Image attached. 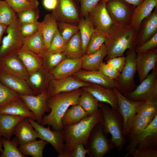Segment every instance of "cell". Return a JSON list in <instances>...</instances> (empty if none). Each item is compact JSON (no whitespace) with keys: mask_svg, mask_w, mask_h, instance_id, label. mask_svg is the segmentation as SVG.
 Segmentation results:
<instances>
[{"mask_svg":"<svg viewBox=\"0 0 157 157\" xmlns=\"http://www.w3.org/2000/svg\"><path fill=\"white\" fill-rule=\"evenodd\" d=\"M103 118L99 108L93 114L72 125L63 126L62 131L65 146L64 157H69L75 147L83 144L86 148L90 135L95 126L103 122Z\"/></svg>","mask_w":157,"mask_h":157,"instance_id":"cell-1","label":"cell"},{"mask_svg":"<svg viewBox=\"0 0 157 157\" xmlns=\"http://www.w3.org/2000/svg\"><path fill=\"white\" fill-rule=\"evenodd\" d=\"M82 88L71 92H63L48 98V106L50 109V113L43 117L40 124L44 126H51L54 131H62L63 126L62 120L69 107L78 104V99Z\"/></svg>","mask_w":157,"mask_h":157,"instance_id":"cell-2","label":"cell"},{"mask_svg":"<svg viewBox=\"0 0 157 157\" xmlns=\"http://www.w3.org/2000/svg\"><path fill=\"white\" fill-rule=\"evenodd\" d=\"M104 43L107 49L106 60L123 56L127 50H135L138 32L130 24L119 26L115 25L106 34Z\"/></svg>","mask_w":157,"mask_h":157,"instance_id":"cell-3","label":"cell"},{"mask_svg":"<svg viewBox=\"0 0 157 157\" xmlns=\"http://www.w3.org/2000/svg\"><path fill=\"white\" fill-rule=\"evenodd\" d=\"M99 107L103 117L102 124L104 131L106 134H110L115 147L120 152L126 143L123 133L122 117L118 110L112 109L103 103L99 102Z\"/></svg>","mask_w":157,"mask_h":157,"instance_id":"cell-4","label":"cell"},{"mask_svg":"<svg viewBox=\"0 0 157 157\" xmlns=\"http://www.w3.org/2000/svg\"><path fill=\"white\" fill-rule=\"evenodd\" d=\"M102 122L95 126L88 138L86 149L90 157H103L115 147L112 140L107 138Z\"/></svg>","mask_w":157,"mask_h":157,"instance_id":"cell-5","label":"cell"},{"mask_svg":"<svg viewBox=\"0 0 157 157\" xmlns=\"http://www.w3.org/2000/svg\"><path fill=\"white\" fill-rule=\"evenodd\" d=\"M136 56L135 50L127 51L124 67L119 76L114 79L115 88L123 95L132 92L136 88L134 76L137 71Z\"/></svg>","mask_w":157,"mask_h":157,"instance_id":"cell-6","label":"cell"},{"mask_svg":"<svg viewBox=\"0 0 157 157\" xmlns=\"http://www.w3.org/2000/svg\"><path fill=\"white\" fill-rule=\"evenodd\" d=\"M21 23L17 16L8 25L6 35L2 38L0 46V59L14 53L23 45V39L20 31Z\"/></svg>","mask_w":157,"mask_h":157,"instance_id":"cell-7","label":"cell"},{"mask_svg":"<svg viewBox=\"0 0 157 157\" xmlns=\"http://www.w3.org/2000/svg\"><path fill=\"white\" fill-rule=\"evenodd\" d=\"M132 92L123 95L133 101H145L157 98V69L156 67Z\"/></svg>","mask_w":157,"mask_h":157,"instance_id":"cell-8","label":"cell"},{"mask_svg":"<svg viewBox=\"0 0 157 157\" xmlns=\"http://www.w3.org/2000/svg\"><path fill=\"white\" fill-rule=\"evenodd\" d=\"M52 13L57 22H65L78 25L81 19L79 0H57Z\"/></svg>","mask_w":157,"mask_h":157,"instance_id":"cell-9","label":"cell"},{"mask_svg":"<svg viewBox=\"0 0 157 157\" xmlns=\"http://www.w3.org/2000/svg\"><path fill=\"white\" fill-rule=\"evenodd\" d=\"M113 89L117 97L118 111L123 120V133L124 137L128 136L131 123L140 106L144 101H133L126 98L116 88Z\"/></svg>","mask_w":157,"mask_h":157,"instance_id":"cell-10","label":"cell"},{"mask_svg":"<svg viewBox=\"0 0 157 157\" xmlns=\"http://www.w3.org/2000/svg\"><path fill=\"white\" fill-rule=\"evenodd\" d=\"M107 10L115 25L130 24L134 8L132 5L123 0H109L106 3Z\"/></svg>","mask_w":157,"mask_h":157,"instance_id":"cell-11","label":"cell"},{"mask_svg":"<svg viewBox=\"0 0 157 157\" xmlns=\"http://www.w3.org/2000/svg\"><path fill=\"white\" fill-rule=\"evenodd\" d=\"M40 137V139L50 143L58 153V157H64L65 146L62 131L51 130L35 121L27 118Z\"/></svg>","mask_w":157,"mask_h":157,"instance_id":"cell-12","label":"cell"},{"mask_svg":"<svg viewBox=\"0 0 157 157\" xmlns=\"http://www.w3.org/2000/svg\"><path fill=\"white\" fill-rule=\"evenodd\" d=\"M49 82V86L46 90L48 98L60 93L70 92L88 86L91 84L71 76L59 79L51 78Z\"/></svg>","mask_w":157,"mask_h":157,"instance_id":"cell-13","label":"cell"},{"mask_svg":"<svg viewBox=\"0 0 157 157\" xmlns=\"http://www.w3.org/2000/svg\"><path fill=\"white\" fill-rule=\"evenodd\" d=\"M20 97L36 117L37 122L40 124L45 113L50 111L46 90L37 95H20Z\"/></svg>","mask_w":157,"mask_h":157,"instance_id":"cell-14","label":"cell"},{"mask_svg":"<svg viewBox=\"0 0 157 157\" xmlns=\"http://www.w3.org/2000/svg\"><path fill=\"white\" fill-rule=\"evenodd\" d=\"M88 15L95 28L106 34L115 25L107 10L106 3L101 1L92 10Z\"/></svg>","mask_w":157,"mask_h":157,"instance_id":"cell-15","label":"cell"},{"mask_svg":"<svg viewBox=\"0 0 157 157\" xmlns=\"http://www.w3.org/2000/svg\"><path fill=\"white\" fill-rule=\"evenodd\" d=\"M0 67L5 72L27 81L29 74L21 60L14 53L0 59Z\"/></svg>","mask_w":157,"mask_h":157,"instance_id":"cell-16","label":"cell"},{"mask_svg":"<svg viewBox=\"0 0 157 157\" xmlns=\"http://www.w3.org/2000/svg\"><path fill=\"white\" fill-rule=\"evenodd\" d=\"M157 50L154 48L147 51L137 53V71L140 83L149 75V72L156 67Z\"/></svg>","mask_w":157,"mask_h":157,"instance_id":"cell-17","label":"cell"},{"mask_svg":"<svg viewBox=\"0 0 157 157\" xmlns=\"http://www.w3.org/2000/svg\"><path fill=\"white\" fill-rule=\"evenodd\" d=\"M82 88L90 93L99 101L108 104L112 109L118 110L117 97L113 89L107 88L92 83L88 86Z\"/></svg>","mask_w":157,"mask_h":157,"instance_id":"cell-18","label":"cell"},{"mask_svg":"<svg viewBox=\"0 0 157 157\" xmlns=\"http://www.w3.org/2000/svg\"><path fill=\"white\" fill-rule=\"evenodd\" d=\"M0 82L20 95H36L26 81L10 75L1 69L0 71Z\"/></svg>","mask_w":157,"mask_h":157,"instance_id":"cell-19","label":"cell"},{"mask_svg":"<svg viewBox=\"0 0 157 157\" xmlns=\"http://www.w3.org/2000/svg\"><path fill=\"white\" fill-rule=\"evenodd\" d=\"M72 76L80 81L98 85L107 88L113 89L116 87L114 80L108 79L99 70H79Z\"/></svg>","mask_w":157,"mask_h":157,"instance_id":"cell-20","label":"cell"},{"mask_svg":"<svg viewBox=\"0 0 157 157\" xmlns=\"http://www.w3.org/2000/svg\"><path fill=\"white\" fill-rule=\"evenodd\" d=\"M82 68L80 59L66 58L57 66L50 71L51 78L59 79L71 76Z\"/></svg>","mask_w":157,"mask_h":157,"instance_id":"cell-21","label":"cell"},{"mask_svg":"<svg viewBox=\"0 0 157 157\" xmlns=\"http://www.w3.org/2000/svg\"><path fill=\"white\" fill-rule=\"evenodd\" d=\"M157 33V7L141 23L138 32L137 46L139 47Z\"/></svg>","mask_w":157,"mask_h":157,"instance_id":"cell-22","label":"cell"},{"mask_svg":"<svg viewBox=\"0 0 157 157\" xmlns=\"http://www.w3.org/2000/svg\"><path fill=\"white\" fill-rule=\"evenodd\" d=\"M157 7V0H144L139 5L134 8L130 24L138 32L142 22Z\"/></svg>","mask_w":157,"mask_h":157,"instance_id":"cell-23","label":"cell"},{"mask_svg":"<svg viewBox=\"0 0 157 157\" xmlns=\"http://www.w3.org/2000/svg\"><path fill=\"white\" fill-rule=\"evenodd\" d=\"M14 53L21 60L29 75L43 67V61L41 56L22 47Z\"/></svg>","mask_w":157,"mask_h":157,"instance_id":"cell-24","label":"cell"},{"mask_svg":"<svg viewBox=\"0 0 157 157\" xmlns=\"http://www.w3.org/2000/svg\"><path fill=\"white\" fill-rule=\"evenodd\" d=\"M0 114L21 116L36 120L34 114L21 99L9 102L0 106Z\"/></svg>","mask_w":157,"mask_h":157,"instance_id":"cell-25","label":"cell"},{"mask_svg":"<svg viewBox=\"0 0 157 157\" xmlns=\"http://www.w3.org/2000/svg\"><path fill=\"white\" fill-rule=\"evenodd\" d=\"M15 134L20 145L40 139V137L25 117L17 124L15 128Z\"/></svg>","mask_w":157,"mask_h":157,"instance_id":"cell-26","label":"cell"},{"mask_svg":"<svg viewBox=\"0 0 157 157\" xmlns=\"http://www.w3.org/2000/svg\"><path fill=\"white\" fill-rule=\"evenodd\" d=\"M106 55L107 49L104 44L97 51L90 54H85L80 58L82 68L86 70H98L104 58Z\"/></svg>","mask_w":157,"mask_h":157,"instance_id":"cell-27","label":"cell"},{"mask_svg":"<svg viewBox=\"0 0 157 157\" xmlns=\"http://www.w3.org/2000/svg\"><path fill=\"white\" fill-rule=\"evenodd\" d=\"M47 69L42 68L29 75L26 81L28 83L35 92L38 94L46 90V85L50 81L51 78Z\"/></svg>","mask_w":157,"mask_h":157,"instance_id":"cell-28","label":"cell"},{"mask_svg":"<svg viewBox=\"0 0 157 157\" xmlns=\"http://www.w3.org/2000/svg\"><path fill=\"white\" fill-rule=\"evenodd\" d=\"M25 117L0 114V137L10 139L17 124Z\"/></svg>","mask_w":157,"mask_h":157,"instance_id":"cell-29","label":"cell"},{"mask_svg":"<svg viewBox=\"0 0 157 157\" xmlns=\"http://www.w3.org/2000/svg\"><path fill=\"white\" fill-rule=\"evenodd\" d=\"M40 29L42 34L47 50L49 48L53 36L58 29L57 22L52 13L45 15L41 22Z\"/></svg>","mask_w":157,"mask_h":157,"instance_id":"cell-30","label":"cell"},{"mask_svg":"<svg viewBox=\"0 0 157 157\" xmlns=\"http://www.w3.org/2000/svg\"><path fill=\"white\" fill-rule=\"evenodd\" d=\"M156 133H157V115L143 131L133 136L129 137V144L125 149L128 152L124 157L131 155L140 142L149 135Z\"/></svg>","mask_w":157,"mask_h":157,"instance_id":"cell-31","label":"cell"},{"mask_svg":"<svg viewBox=\"0 0 157 157\" xmlns=\"http://www.w3.org/2000/svg\"><path fill=\"white\" fill-rule=\"evenodd\" d=\"M22 47L41 56L47 50L40 29L31 35L24 38Z\"/></svg>","mask_w":157,"mask_h":157,"instance_id":"cell-32","label":"cell"},{"mask_svg":"<svg viewBox=\"0 0 157 157\" xmlns=\"http://www.w3.org/2000/svg\"><path fill=\"white\" fill-rule=\"evenodd\" d=\"M78 26L84 55L86 54L90 40L95 28L88 15L81 18Z\"/></svg>","mask_w":157,"mask_h":157,"instance_id":"cell-33","label":"cell"},{"mask_svg":"<svg viewBox=\"0 0 157 157\" xmlns=\"http://www.w3.org/2000/svg\"><path fill=\"white\" fill-rule=\"evenodd\" d=\"M89 116L78 104L72 106L68 109L62 120L63 126L76 124Z\"/></svg>","mask_w":157,"mask_h":157,"instance_id":"cell-34","label":"cell"},{"mask_svg":"<svg viewBox=\"0 0 157 157\" xmlns=\"http://www.w3.org/2000/svg\"><path fill=\"white\" fill-rule=\"evenodd\" d=\"M48 143L41 139L38 140H35L20 145L18 149L25 157L30 156L33 157H42L43 149Z\"/></svg>","mask_w":157,"mask_h":157,"instance_id":"cell-35","label":"cell"},{"mask_svg":"<svg viewBox=\"0 0 157 157\" xmlns=\"http://www.w3.org/2000/svg\"><path fill=\"white\" fill-rule=\"evenodd\" d=\"M64 52L67 58L72 59H80L84 55L79 31L67 42Z\"/></svg>","mask_w":157,"mask_h":157,"instance_id":"cell-36","label":"cell"},{"mask_svg":"<svg viewBox=\"0 0 157 157\" xmlns=\"http://www.w3.org/2000/svg\"><path fill=\"white\" fill-rule=\"evenodd\" d=\"M78 104L89 115L95 113L99 108L98 100L90 93L83 90L79 97Z\"/></svg>","mask_w":157,"mask_h":157,"instance_id":"cell-37","label":"cell"},{"mask_svg":"<svg viewBox=\"0 0 157 157\" xmlns=\"http://www.w3.org/2000/svg\"><path fill=\"white\" fill-rule=\"evenodd\" d=\"M1 140L3 149L0 157H25L17 147L19 144L16 137L12 140L3 137H1Z\"/></svg>","mask_w":157,"mask_h":157,"instance_id":"cell-38","label":"cell"},{"mask_svg":"<svg viewBox=\"0 0 157 157\" xmlns=\"http://www.w3.org/2000/svg\"><path fill=\"white\" fill-rule=\"evenodd\" d=\"M153 119L137 114L131 123L128 135L131 137L140 133L148 126Z\"/></svg>","mask_w":157,"mask_h":157,"instance_id":"cell-39","label":"cell"},{"mask_svg":"<svg viewBox=\"0 0 157 157\" xmlns=\"http://www.w3.org/2000/svg\"><path fill=\"white\" fill-rule=\"evenodd\" d=\"M106 38V34L95 29L90 38L85 54H90L97 51L104 43Z\"/></svg>","mask_w":157,"mask_h":157,"instance_id":"cell-40","label":"cell"},{"mask_svg":"<svg viewBox=\"0 0 157 157\" xmlns=\"http://www.w3.org/2000/svg\"><path fill=\"white\" fill-rule=\"evenodd\" d=\"M16 16V13L7 2L0 0V24L8 26Z\"/></svg>","mask_w":157,"mask_h":157,"instance_id":"cell-41","label":"cell"},{"mask_svg":"<svg viewBox=\"0 0 157 157\" xmlns=\"http://www.w3.org/2000/svg\"><path fill=\"white\" fill-rule=\"evenodd\" d=\"M137 114L144 117L154 118L157 115V98L144 101Z\"/></svg>","mask_w":157,"mask_h":157,"instance_id":"cell-42","label":"cell"},{"mask_svg":"<svg viewBox=\"0 0 157 157\" xmlns=\"http://www.w3.org/2000/svg\"><path fill=\"white\" fill-rule=\"evenodd\" d=\"M17 13L29 9L38 8V1L27 0H5Z\"/></svg>","mask_w":157,"mask_h":157,"instance_id":"cell-43","label":"cell"},{"mask_svg":"<svg viewBox=\"0 0 157 157\" xmlns=\"http://www.w3.org/2000/svg\"><path fill=\"white\" fill-rule=\"evenodd\" d=\"M41 57L46 68L50 71L57 66L66 57L65 52L59 53H45Z\"/></svg>","mask_w":157,"mask_h":157,"instance_id":"cell-44","label":"cell"},{"mask_svg":"<svg viewBox=\"0 0 157 157\" xmlns=\"http://www.w3.org/2000/svg\"><path fill=\"white\" fill-rule=\"evenodd\" d=\"M57 25L61 35L67 42L79 31L78 25L69 23L58 22Z\"/></svg>","mask_w":157,"mask_h":157,"instance_id":"cell-45","label":"cell"},{"mask_svg":"<svg viewBox=\"0 0 157 157\" xmlns=\"http://www.w3.org/2000/svg\"><path fill=\"white\" fill-rule=\"evenodd\" d=\"M67 44V42L61 35L58 28L53 36L49 48L45 53H52L64 52Z\"/></svg>","mask_w":157,"mask_h":157,"instance_id":"cell-46","label":"cell"},{"mask_svg":"<svg viewBox=\"0 0 157 157\" xmlns=\"http://www.w3.org/2000/svg\"><path fill=\"white\" fill-rule=\"evenodd\" d=\"M21 99L20 95L0 82V106L9 102Z\"/></svg>","mask_w":157,"mask_h":157,"instance_id":"cell-47","label":"cell"},{"mask_svg":"<svg viewBox=\"0 0 157 157\" xmlns=\"http://www.w3.org/2000/svg\"><path fill=\"white\" fill-rule=\"evenodd\" d=\"M17 16L21 24L38 21L39 16L38 8L29 9L17 13Z\"/></svg>","mask_w":157,"mask_h":157,"instance_id":"cell-48","label":"cell"},{"mask_svg":"<svg viewBox=\"0 0 157 157\" xmlns=\"http://www.w3.org/2000/svg\"><path fill=\"white\" fill-rule=\"evenodd\" d=\"M41 22L38 21L32 23L21 24L20 29L21 34L24 38L33 35L40 28Z\"/></svg>","mask_w":157,"mask_h":157,"instance_id":"cell-49","label":"cell"},{"mask_svg":"<svg viewBox=\"0 0 157 157\" xmlns=\"http://www.w3.org/2000/svg\"><path fill=\"white\" fill-rule=\"evenodd\" d=\"M101 0H79L81 18L88 15L90 12Z\"/></svg>","mask_w":157,"mask_h":157,"instance_id":"cell-50","label":"cell"},{"mask_svg":"<svg viewBox=\"0 0 157 157\" xmlns=\"http://www.w3.org/2000/svg\"><path fill=\"white\" fill-rule=\"evenodd\" d=\"M98 70L108 79L114 80L120 75V72L107 64L103 62L101 65Z\"/></svg>","mask_w":157,"mask_h":157,"instance_id":"cell-51","label":"cell"},{"mask_svg":"<svg viewBox=\"0 0 157 157\" xmlns=\"http://www.w3.org/2000/svg\"><path fill=\"white\" fill-rule=\"evenodd\" d=\"M157 47V33L141 45L135 49L137 53L146 52Z\"/></svg>","mask_w":157,"mask_h":157,"instance_id":"cell-52","label":"cell"},{"mask_svg":"<svg viewBox=\"0 0 157 157\" xmlns=\"http://www.w3.org/2000/svg\"><path fill=\"white\" fill-rule=\"evenodd\" d=\"M138 148L157 149V133L150 135L142 140L138 145Z\"/></svg>","mask_w":157,"mask_h":157,"instance_id":"cell-53","label":"cell"},{"mask_svg":"<svg viewBox=\"0 0 157 157\" xmlns=\"http://www.w3.org/2000/svg\"><path fill=\"white\" fill-rule=\"evenodd\" d=\"M126 58L123 56L115 57L107 60L106 63L121 72L125 65Z\"/></svg>","mask_w":157,"mask_h":157,"instance_id":"cell-54","label":"cell"},{"mask_svg":"<svg viewBox=\"0 0 157 157\" xmlns=\"http://www.w3.org/2000/svg\"><path fill=\"white\" fill-rule=\"evenodd\" d=\"M131 155L133 157H157V149L138 148Z\"/></svg>","mask_w":157,"mask_h":157,"instance_id":"cell-55","label":"cell"},{"mask_svg":"<svg viewBox=\"0 0 157 157\" xmlns=\"http://www.w3.org/2000/svg\"><path fill=\"white\" fill-rule=\"evenodd\" d=\"M85 147L83 144H78L74 148L69 157H85L88 154V151Z\"/></svg>","mask_w":157,"mask_h":157,"instance_id":"cell-56","label":"cell"},{"mask_svg":"<svg viewBox=\"0 0 157 157\" xmlns=\"http://www.w3.org/2000/svg\"><path fill=\"white\" fill-rule=\"evenodd\" d=\"M57 0H43L42 3L44 8L49 10H53L56 8Z\"/></svg>","mask_w":157,"mask_h":157,"instance_id":"cell-57","label":"cell"},{"mask_svg":"<svg viewBox=\"0 0 157 157\" xmlns=\"http://www.w3.org/2000/svg\"><path fill=\"white\" fill-rule=\"evenodd\" d=\"M109 0H101L102 2L106 3ZM128 3L135 7L139 5L144 0H123Z\"/></svg>","mask_w":157,"mask_h":157,"instance_id":"cell-58","label":"cell"},{"mask_svg":"<svg viewBox=\"0 0 157 157\" xmlns=\"http://www.w3.org/2000/svg\"><path fill=\"white\" fill-rule=\"evenodd\" d=\"M8 26L0 24V46L1 45L2 36L4 33L6 32Z\"/></svg>","mask_w":157,"mask_h":157,"instance_id":"cell-59","label":"cell"},{"mask_svg":"<svg viewBox=\"0 0 157 157\" xmlns=\"http://www.w3.org/2000/svg\"><path fill=\"white\" fill-rule=\"evenodd\" d=\"M1 137H0V152H1L3 150V149L2 148L3 146L1 142Z\"/></svg>","mask_w":157,"mask_h":157,"instance_id":"cell-60","label":"cell"},{"mask_svg":"<svg viewBox=\"0 0 157 157\" xmlns=\"http://www.w3.org/2000/svg\"><path fill=\"white\" fill-rule=\"evenodd\" d=\"M30 1H33V2H36L38 1V0H27Z\"/></svg>","mask_w":157,"mask_h":157,"instance_id":"cell-61","label":"cell"},{"mask_svg":"<svg viewBox=\"0 0 157 157\" xmlns=\"http://www.w3.org/2000/svg\"><path fill=\"white\" fill-rule=\"evenodd\" d=\"M1 70V68L0 67V71Z\"/></svg>","mask_w":157,"mask_h":157,"instance_id":"cell-62","label":"cell"}]
</instances>
